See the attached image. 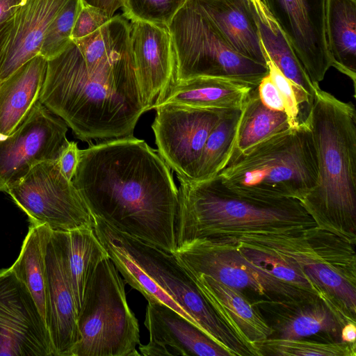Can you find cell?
Wrapping results in <instances>:
<instances>
[{
    "label": "cell",
    "mask_w": 356,
    "mask_h": 356,
    "mask_svg": "<svg viewBox=\"0 0 356 356\" xmlns=\"http://www.w3.org/2000/svg\"><path fill=\"white\" fill-rule=\"evenodd\" d=\"M144 324L149 342L139 346L143 356H231L201 329L170 307L148 302Z\"/></svg>",
    "instance_id": "17"
},
{
    "label": "cell",
    "mask_w": 356,
    "mask_h": 356,
    "mask_svg": "<svg viewBox=\"0 0 356 356\" xmlns=\"http://www.w3.org/2000/svg\"><path fill=\"white\" fill-rule=\"evenodd\" d=\"M68 127L40 101L10 135L0 139V192L6 193L37 164L59 159Z\"/></svg>",
    "instance_id": "11"
},
{
    "label": "cell",
    "mask_w": 356,
    "mask_h": 356,
    "mask_svg": "<svg viewBox=\"0 0 356 356\" xmlns=\"http://www.w3.org/2000/svg\"><path fill=\"white\" fill-rule=\"evenodd\" d=\"M171 170L156 150L132 136L80 149L72 181L95 218L175 252L178 188Z\"/></svg>",
    "instance_id": "2"
},
{
    "label": "cell",
    "mask_w": 356,
    "mask_h": 356,
    "mask_svg": "<svg viewBox=\"0 0 356 356\" xmlns=\"http://www.w3.org/2000/svg\"><path fill=\"white\" fill-rule=\"evenodd\" d=\"M152 124L157 152L177 175L195 181L206 140L222 111L164 104Z\"/></svg>",
    "instance_id": "12"
},
{
    "label": "cell",
    "mask_w": 356,
    "mask_h": 356,
    "mask_svg": "<svg viewBox=\"0 0 356 356\" xmlns=\"http://www.w3.org/2000/svg\"><path fill=\"white\" fill-rule=\"evenodd\" d=\"M111 18L104 10L82 3L72 29V40L74 41L91 34Z\"/></svg>",
    "instance_id": "34"
},
{
    "label": "cell",
    "mask_w": 356,
    "mask_h": 356,
    "mask_svg": "<svg viewBox=\"0 0 356 356\" xmlns=\"http://www.w3.org/2000/svg\"><path fill=\"white\" fill-rule=\"evenodd\" d=\"M95 232L126 282L201 329L231 356L252 355L217 315L174 252L122 233L98 218Z\"/></svg>",
    "instance_id": "4"
},
{
    "label": "cell",
    "mask_w": 356,
    "mask_h": 356,
    "mask_svg": "<svg viewBox=\"0 0 356 356\" xmlns=\"http://www.w3.org/2000/svg\"><path fill=\"white\" fill-rule=\"evenodd\" d=\"M47 314L54 356H72L79 339L77 308L67 273L60 232L51 230L46 248Z\"/></svg>",
    "instance_id": "16"
},
{
    "label": "cell",
    "mask_w": 356,
    "mask_h": 356,
    "mask_svg": "<svg viewBox=\"0 0 356 356\" xmlns=\"http://www.w3.org/2000/svg\"><path fill=\"white\" fill-rule=\"evenodd\" d=\"M356 326L355 323H348L345 324L341 331V341L345 342H355Z\"/></svg>",
    "instance_id": "39"
},
{
    "label": "cell",
    "mask_w": 356,
    "mask_h": 356,
    "mask_svg": "<svg viewBox=\"0 0 356 356\" xmlns=\"http://www.w3.org/2000/svg\"><path fill=\"white\" fill-rule=\"evenodd\" d=\"M284 309L286 312L272 327L278 338L304 339L320 332L341 337L343 326L355 323L334 304L321 298Z\"/></svg>",
    "instance_id": "23"
},
{
    "label": "cell",
    "mask_w": 356,
    "mask_h": 356,
    "mask_svg": "<svg viewBox=\"0 0 356 356\" xmlns=\"http://www.w3.org/2000/svg\"><path fill=\"white\" fill-rule=\"evenodd\" d=\"M325 35L332 67L356 86V0H327Z\"/></svg>",
    "instance_id": "24"
},
{
    "label": "cell",
    "mask_w": 356,
    "mask_h": 356,
    "mask_svg": "<svg viewBox=\"0 0 356 356\" xmlns=\"http://www.w3.org/2000/svg\"><path fill=\"white\" fill-rule=\"evenodd\" d=\"M174 253L188 271L211 277L246 297L261 298L266 305L288 308L322 298L259 268L229 241L196 239L178 247Z\"/></svg>",
    "instance_id": "9"
},
{
    "label": "cell",
    "mask_w": 356,
    "mask_h": 356,
    "mask_svg": "<svg viewBox=\"0 0 356 356\" xmlns=\"http://www.w3.org/2000/svg\"><path fill=\"white\" fill-rule=\"evenodd\" d=\"M263 49L290 81L304 90L312 99L314 84L312 82L292 47L260 1H251Z\"/></svg>",
    "instance_id": "27"
},
{
    "label": "cell",
    "mask_w": 356,
    "mask_h": 356,
    "mask_svg": "<svg viewBox=\"0 0 356 356\" xmlns=\"http://www.w3.org/2000/svg\"><path fill=\"white\" fill-rule=\"evenodd\" d=\"M291 127H295L285 112L266 107L261 101L257 88L252 89L241 108L230 159Z\"/></svg>",
    "instance_id": "28"
},
{
    "label": "cell",
    "mask_w": 356,
    "mask_h": 356,
    "mask_svg": "<svg viewBox=\"0 0 356 356\" xmlns=\"http://www.w3.org/2000/svg\"><path fill=\"white\" fill-rule=\"evenodd\" d=\"M79 149L74 141H69L68 144L62 151L58 164L64 176L72 180L76 171L79 161Z\"/></svg>",
    "instance_id": "36"
},
{
    "label": "cell",
    "mask_w": 356,
    "mask_h": 356,
    "mask_svg": "<svg viewBox=\"0 0 356 356\" xmlns=\"http://www.w3.org/2000/svg\"><path fill=\"white\" fill-rule=\"evenodd\" d=\"M130 39L141 97L150 110L173 79L175 58L172 38L166 26L134 20L130 23Z\"/></svg>",
    "instance_id": "18"
},
{
    "label": "cell",
    "mask_w": 356,
    "mask_h": 356,
    "mask_svg": "<svg viewBox=\"0 0 356 356\" xmlns=\"http://www.w3.org/2000/svg\"><path fill=\"white\" fill-rule=\"evenodd\" d=\"M82 3L97 7L104 10L109 17H113L120 8H123L124 0H82Z\"/></svg>",
    "instance_id": "37"
},
{
    "label": "cell",
    "mask_w": 356,
    "mask_h": 356,
    "mask_svg": "<svg viewBox=\"0 0 356 356\" xmlns=\"http://www.w3.org/2000/svg\"><path fill=\"white\" fill-rule=\"evenodd\" d=\"M47 66L37 55L0 83V139L13 132L39 101Z\"/></svg>",
    "instance_id": "22"
},
{
    "label": "cell",
    "mask_w": 356,
    "mask_h": 356,
    "mask_svg": "<svg viewBox=\"0 0 356 356\" xmlns=\"http://www.w3.org/2000/svg\"><path fill=\"white\" fill-rule=\"evenodd\" d=\"M263 355L275 356H355V342H318L303 339L269 337L258 344Z\"/></svg>",
    "instance_id": "31"
},
{
    "label": "cell",
    "mask_w": 356,
    "mask_h": 356,
    "mask_svg": "<svg viewBox=\"0 0 356 356\" xmlns=\"http://www.w3.org/2000/svg\"><path fill=\"white\" fill-rule=\"evenodd\" d=\"M252 88L230 79L199 76L185 81L172 79L156 97L152 109L164 104L225 111L241 109Z\"/></svg>",
    "instance_id": "21"
},
{
    "label": "cell",
    "mask_w": 356,
    "mask_h": 356,
    "mask_svg": "<svg viewBox=\"0 0 356 356\" xmlns=\"http://www.w3.org/2000/svg\"><path fill=\"white\" fill-rule=\"evenodd\" d=\"M60 234L79 312L88 281L101 261L109 256L93 228L81 227Z\"/></svg>",
    "instance_id": "25"
},
{
    "label": "cell",
    "mask_w": 356,
    "mask_h": 356,
    "mask_svg": "<svg viewBox=\"0 0 356 356\" xmlns=\"http://www.w3.org/2000/svg\"><path fill=\"white\" fill-rule=\"evenodd\" d=\"M187 0H124V16L168 26Z\"/></svg>",
    "instance_id": "33"
},
{
    "label": "cell",
    "mask_w": 356,
    "mask_h": 356,
    "mask_svg": "<svg viewBox=\"0 0 356 356\" xmlns=\"http://www.w3.org/2000/svg\"><path fill=\"white\" fill-rule=\"evenodd\" d=\"M189 273L202 294L225 324L252 355L261 356L258 344L271 337L275 332L257 307L241 292L206 275Z\"/></svg>",
    "instance_id": "19"
},
{
    "label": "cell",
    "mask_w": 356,
    "mask_h": 356,
    "mask_svg": "<svg viewBox=\"0 0 356 356\" xmlns=\"http://www.w3.org/2000/svg\"><path fill=\"white\" fill-rule=\"evenodd\" d=\"M79 339L72 356H140L138 320L124 283L110 257L98 265L86 287L78 312Z\"/></svg>",
    "instance_id": "7"
},
{
    "label": "cell",
    "mask_w": 356,
    "mask_h": 356,
    "mask_svg": "<svg viewBox=\"0 0 356 356\" xmlns=\"http://www.w3.org/2000/svg\"><path fill=\"white\" fill-rule=\"evenodd\" d=\"M0 356H54L30 291L10 268L0 270Z\"/></svg>",
    "instance_id": "13"
},
{
    "label": "cell",
    "mask_w": 356,
    "mask_h": 356,
    "mask_svg": "<svg viewBox=\"0 0 356 356\" xmlns=\"http://www.w3.org/2000/svg\"><path fill=\"white\" fill-rule=\"evenodd\" d=\"M68 0H25L0 26V83L39 55L51 22Z\"/></svg>",
    "instance_id": "15"
},
{
    "label": "cell",
    "mask_w": 356,
    "mask_h": 356,
    "mask_svg": "<svg viewBox=\"0 0 356 356\" xmlns=\"http://www.w3.org/2000/svg\"><path fill=\"white\" fill-rule=\"evenodd\" d=\"M237 53L266 65L251 0H191Z\"/></svg>",
    "instance_id": "20"
},
{
    "label": "cell",
    "mask_w": 356,
    "mask_h": 356,
    "mask_svg": "<svg viewBox=\"0 0 356 356\" xmlns=\"http://www.w3.org/2000/svg\"><path fill=\"white\" fill-rule=\"evenodd\" d=\"M25 0H0V25L3 23Z\"/></svg>",
    "instance_id": "38"
},
{
    "label": "cell",
    "mask_w": 356,
    "mask_h": 356,
    "mask_svg": "<svg viewBox=\"0 0 356 356\" xmlns=\"http://www.w3.org/2000/svg\"><path fill=\"white\" fill-rule=\"evenodd\" d=\"M216 175L241 197L266 202L303 200L318 177L315 146L305 121L232 157Z\"/></svg>",
    "instance_id": "6"
},
{
    "label": "cell",
    "mask_w": 356,
    "mask_h": 356,
    "mask_svg": "<svg viewBox=\"0 0 356 356\" xmlns=\"http://www.w3.org/2000/svg\"><path fill=\"white\" fill-rule=\"evenodd\" d=\"M313 84L324 79L332 63L325 35L327 0H261Z\"/></svg>",
    "instance_id": "14"
},
{
    "label": "cell",
    "mask_w": 356,
    "mask_h": 356,
    "mask_svg": "<svg viewBox=\"0 0 356 356\" xmlns=\"http://www.w3.org/2000/svg\"><path fill=\"white\" fill-rule=\"evenodd\" d=\"M0 26H1V25H0Z\"/></svg>",
    "instance_id": "41"
},
{
    "label": "cell",
    "mask_w": 356,
    "mask_h": 356,
    "mask_svg": "<svg viewBox=\"0 0 356 356\" xmlns=\"http://www.w3.org/2000/svg\"><path fill=\"white\" fill-rule=\"evenodd\" d=\"M6 193L32 225H45L55 232L95 228V217L62 173L58 159L37 164Z\"/></svg>",
    "instance_id": "10"
},
{
    "label": "cell",
    "mask_w": 356,
    "mask_h": 356,
    "mask_svg": "<svg viewBox=\"0 0 356 356\" xmlns=\"http://www.w3.org/2000/svg\"><path fill=\"white\" fill-rule=\"evenodd\" d=\"M82 0H68L49 26L39 55L47 60L61 54L72 42L71 35Z\"/></svg>",
    "instance_id": "32"
},
{
    "label": "cell",
    "mask_w": 356,
    "mask_h": 356,
    "mask_svg": "<svg viewBox=\"0 0 356 356\" xmlns=\"http://www.w3.org/2000/svg\"><path fill=\"white\" fill-rule=\"evenodd\" d=\"M251 1H254V0H251Z\"/></svg>",
    "instance_id": "40"
},
{
    "label": "cell",
    "mask_w": 356,
    "mask_h": 356,
    "mask_svg": "<svg viewBox=\"0 0 356 356\" xmlns=\"http://www.w3.org/2000/svg\"><path fill=\"white\" fill-rule=\"evenodd\" d=\"M219 240L233 243L245 259L275 278L310 291L323 299L334 303L300 268L277 252L245 240Z\"/></svg>",
    "instance_id": "30"
},
{
    "label": "cell",
    "mask_w": 356,
    "mask_h": 356,
    "mask_svg": "<svg viewBox=\"0 0 356 356\" xmlns=\"http://www.w3.org/2000/svg\"><path fill=\"white\" fill-rule=\"evenodd\" d=\"M257 89L261 101L266 107L286 113L283 98L268 73L261 79Z\"/></svg>",
    "instance_id": "35"
},
{
    "label": "cell",
    "mask_w": 356,
    "mask_h": 356,
    "mask_svg": "<svg viewBox=\"0 0 356 356\" xmlns=\"http://www.w3.org/2000/svg\"><path fill=\"white\" fill-rule=\"evenodd\" d=\"M175 66L172 80L199 76L230 79L257 88L267 65L237 53L213 25L187 0L168 25Z\"/></svg>",
    "instance_id": "8"
},
{
    "label": "cell",
    "mask_w": 356,
    "mask_h": 356,
    "mask_svg": "<svg viewBox=\"0 0 356 356\" xmlns=\"http://www.w3.org/2000/svg\"><path fill=\"white\" fill-rule=\"evenodd\" d=\"M314 140L318 165L314 187L301 202L318 227L355 244L356 111L314 84L305 120Z\"/></svg>",
    "instance_id": "3"
},
{
    "label": "cell",
    "mask_w": 356,
    "mask_h": 356,
    "mask_svg": "<svg viewBox=\"0 0 356 356\" xmlns=\"http://www.w3.org/2000/svg\"><path fill=\"white\" fill-rule=\"evenodd\" d=\"M51 234L45 225L31 224L19 254L10 267L30 291L46 323L47 278L46 248Z\"/></svg>",
    "instance_id": "26"
},
{
    "label": "cell",
    "mask_w": 356,
    "mask_h": 356,
    "mask_svg": "<svg viewBox=\"0 0 356 356\" xmlns=\"http://www.w3.org/2000/svg\"><path fill=\"white\" fill-rule=\"evenodd\" d=\"M241 112L238 108L221 112L204 144L195 181L209 179L227 165L232 154Z\"/></svg>",
    "instance_id": "29"
},
{
    "label": "cell",
    "mask_w": 356,
    "mask_h": 356,
    "mask_svg": "<svg viewBox=\"0 0 356 356\" xmlns=\"http://www.w3.org/2000/svg\"><path fill=\"white\" fill-rule=\"evenodd\" d=\"M39 101L86 142L132 136L145 105L130 32L105 27L47 60Z\"/></svg>",
    "instance_id": "1"
},
{
    "label": "cell",
    "mask_w": 356,
    "mask_h": 356,
    "mask_svg": "<svg viewBox=\"0 0 356 356\" xmlns=\"http://www.w3.org/2000/svg\"><path fill=\"white\" fill-rule=\"evenodd\" d=\"M177 177V248L196 239L299 234L318 227L299 200L248 199L228 189L217 175L197 181Z\"/></svg>",
    "instance_id": "5"
}]
</instances>
